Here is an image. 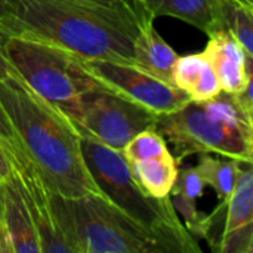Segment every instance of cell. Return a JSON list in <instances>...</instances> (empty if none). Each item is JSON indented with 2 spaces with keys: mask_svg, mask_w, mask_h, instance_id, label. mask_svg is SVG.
<instances>
[{
  "mask_svg": "<svg viewBox=\"0 0 253 253\" xmlns=\"http://www.w3.org/2000/svg\"><path fill=\"white\" fill-rule=\"evenodd\" d=\"M0 104L49 191L62 197L101 194L82 153V136L53 104L21 79L0 80Z\"/></svg>",
  "mask_w": 253,
  "mask_h": 253,
  "instance_id": "6da1fadb",
  "label": "cell"
},
{
  "mask_svg": "<svg viewBox=\"0 0 253 253\" xmlns=\"http://www.w3.org/2000/svg\"><path fill=\"white\" fill-rule=\"evenodd\" d=\"M144 15L133 7L80 0H16L12 36L55 43L86 61L133 65V42Z\"/></svg>",
  "mask_w": 253,
  "mask_h": 253,
  "instance_id": "7a4b0ae2",
  "label": "cell"
},
{
  "mask_svg": "<svg viewBox=\"0 0 253 253\" xmlns=\"http://www.w3.org/2000/svg\"><path fill=\"white\" fill-rule=\"evenodd\" d=\"M154 129L173 147L178 165L202 153L253 163V113L236 93L221 90L208 101H190L173 113L159 116Z\"/></svg>",
  "mask_w": 253,
  "mask_h": 253,
  "instance_id": "3957f363",
  "label": "cell"
},
{
  "mask_svg": "<svg viewBox=\"0 0 253 253\" xmlns=\"http://www.w3.org/2000/svg\"><path fill=\"white\" fill-rule=\"evenodd\" d=\"M87 170L101 194L136 224L157 236L170 253H200L199 242L178 218L170 197L148 196L133 179L122 151L82 138Z\"/></svg>",
  "mask_w": 253,
  "mask_h": 253,
  "instance_id": "277c9868",
  "label": "cell"
},
{
  "mask_svg": "<svg viewBox=\"0 0 253 253\" xmlns=\"http://www.w3.org/2000/svg\"><path fill=\"white\" fill-rule=\"evenodd\" d=\"M50 202L74 253H170L102 194L62 197L50 191Z\"/></svg>",
  "mask_w": 253,
  "mask_h": 253,
  "instance_id": "5b68a950",
  "label": "cell"
},
{
  "mask_svg": "<svg viewBox=\"0 0 253 253\" xmlns=\"http://www.w3.org/2000/svg\"><path fill=\"white\" fill-rule=\"evenodd\" d=\"M4 53L19 79L39 96L61 107L89 90H110L73 52L30 36H7Z\"/></svg>",
  "mask_w": 253,
  "mask_h": 253,
  "instance_id": "8992f818",
  "label": "cell"
},
{
  "mask_svg": "<svg viewBox=\"0 0 253 253\" xmlns=\"http://www.w3.org/2000/svg\"><path fill=\"white\" fill-rule=\"evenodd\" d=\"M82 138L116 151L139 132L154 129L159 114L111 90H89L58 107Z\"/></svg>",
  "mask_w": 253,
  "mask_h": 253,
  "instance_id": "52a82bcc",
  "label": "cell"
},
{
  "mask_svg": "<svg viewBox=\"0 0 253 253\" xmlns=\"http://www.w3.org/2000/svg\"><path fill=\"white\" fill-rule=\"evenodd\" d=\"M215 253L253 252V170L242 163L233 193L206 215L202 237Z\"/></svg>",
  "mask_w": 253,
  "mask_h": 253,
  "instance_id": "ba28073f",
  "label": "cell"
},
{
  "mask_svg": "<svg viewBox=\"0 0 253 253\" xmlns=\"http://www.w3.org/2000/svg\"><path fill=\"white\" fill-rule=\"evenodd\" d=\"M84 65L111 92L144 105L159 116L173 113L191 101L175 84H169L132 64L84 59Z\"/></svg>",
  "mask_w": 253,
  "mask_h": 253,
  "instance_id": "9c48e42d",
  "label": "cell"
},
{
  "mask_svg": "<svg viewBox=\"0 0 253 253\" xmlns=\"http://www.w3.org/2000/svg\"><path fill=\"white\" fill-rule=\"evenodd\" d=\"M13 175L33 221L42 253H74L56 219L50 191L36 169L33 166L21 170L13 169Z\"/></svg>",
  "mask_w": 253,
  "mask_h": 253,
  "instance_id": "30bf717a",
  "label": "cell"
},
{
  "mask_svg": "<svg viewBox=\"0 0 253 253\" xmlns=\"http://www.w3.org/2000/svg\"><path fill=\"white\" fill-rule=\"evenodd\" d=\"M209 36L203 55L212 64L221 87L228 93L242 92L253 79V56L227 31L216 30Z\"/></svg>",
  "mask_w": 253,
  "mask_h": 253,
  "instance_id": "8fae6325",
  "label": "cell"
},
{
  "mask_svg": "<svg viewBox=\"0 0 253 253\" xmlns=\"http://www.w3.org/2000/svg\"><path fill=\"white\" fill-rule=\"evenodd\" d=\"M178 53L154 28V18L144 15L133 42V65L173 84V67Z\"/></svg>",
  "mask_w": 253,
  "mask_h": 253,
  "instance_id": "7c38bea8",
  "label": "cell"
},
{
  "mask_svg": "<svg viewBox=\"0 0 253 253\" xmlns=\"http://www.w3.org/2000/svg\"><path fill=\"white\" fill-rule=\"evenodd\" d=\"M3 185V224L13 253H42L39 239L15 175Z\"/></svg>",
  "mask_w": 253,
  "mask_h": 253,
  "instance_id": "4fadbf2b",
  "label": "cell"
},
{
  "mask_svg": "<svg viewBox=\"0 0 253 253\" xmlns=\"http://www.w3.org/2000/svg\"><path fill=\"white\" fill-rule=\"evenodd\" d=\"M147 15L172 16L211 34L221 30L215 0H133Z\"/></svg>",
  "mask_w": 253,
  "mask_h": 253,
  "instance_id": "5bb4252c",
  "label": "cell"
},
{
  "mask_svg": "<svg viewBox=\"0 0 253 253\" xmlns=\"http://www.w3.org/2000/svg\"><path fill=\"white\" fill-rule=\"evenodd\" d=\"M173 84L184 90L191 101H208L222 90L219 79L203 52L178 56L173 67Z\"/></svg>",
  "mask_w": 253,
  "mask_h": 253,
  "instance_id": "9a60e30c",
  "label": "cell"
},
{
  "mask_svg": "<svg viewBox=\"0 0 253 253\" xmlns=\"http://www.w3.org/2000/svg\"><path fill=\"white\" fill-rule=\"evenodd\" d=\"M136 184L151 197L163 199L170 194L178 175V163L172 153L127 163Z\"/></svg>",
  "mask_w": 253,
  "mask_h": 253,
  "instance_id": "2e32d148",
  "label": "cell"
},
{
  "mask_svg": "<svg viewBox=\"0 0 253 253\" xmlns=\"http://www.w3.org/2000/svg\"><path fill=\"white\" fill-rule=\"evenodd\" d=\"M221 30L253 56V7L237 0H215Z\"/></svg>",
  "mask_w": 253,
  "mask_h": 253,
  "instance_id": "e0dca14e",
  "label": "cell"
},
{
  "mask_svg": "<svg viewBox=\"0 0 253 253\" xmlns=\"http://www.w3.org/2000/svg\"><path fill=\"white\" fill-rule=\"evenodd\" d=\"M240 165L242 163L234 159H216L208 153H202L199 154L196 170L203 184L209 185L221 202L233 193L240 172Z\"/></svg>",
  "mask_w": 253,
  "mask_h": 253,
  "instance_id": "ac0fdd59",
  "label": "cell"
},
{
  "mask_svg": "<svg viewBox=\"0 0 253 253\" xmlns=\"http://www.w3.org/2000/svg\"><path fill=\"white\" fill-rule=\"evenodd\" d=\"M169 151L170 150L168 147L166 139L156 129H147L133 136L122 150V154L126 159V162L130 163L136 160L162 156Z\"/></svg>",
  "mask_w": 253,
  "mask_h": 253,
  "instance_id": "d6986e66",
  "label": "cell"
},
{
  "mask_svg": "<svg viewBox=\"0 0 253 253\" xmlns=\"http://www.w3.org/2000/svg\"><path fill=\"white\" fill-rule=\"evenodd\" d=\"M0 145L6 151L7 157L10 159L13 169L21 170V169L31 166L24 148L21 145V141L12 126L7 114L4 113L1 104H0Z\"/></svg>",
  "mask_w": 253,
  "mask_h": 253,
  "instance_id": "ffe728a7",
  "label": "cell"
},
{
  "mask_svg": "<svg viewBox=\"0 0 253 253\" xmlns=\"http://www.w3.org/2000/svg\"><path fill=\"white\" fill-rule=\"evenodd\" d=\"M203 190H205V184L199 176L196 168L184 166L181 169L178 168V175L169 196L197 202V199L203 196Z\"/></svg>",
  "mask_w": 253,
  "mask_h": 253,
  "instance_id": "44dd1931",
  "label": "cell"
},
{
  "mask_svg": "<svg viewBox=\"0 0 253 253\" xmlns=\"http://www.w3.org/2000/svg\"><path fill=\"white\" fill-rule=\"evenodd\" d=\"M16 13V0H0V33L7 37L12 36Z\"/></svg>",
  "mask_w": 253,
  "mask_h": 253,
  "instance_id": "7402d4cb",
  "label": "cell"
},
{
  "mask_svg": "<svg viewBox=\"0 0 253 253\" xmlns=\"http://www.w3.org/2000/svg\"><path fill=\"white\" fill-rule=\"evenodd\" d=\"M4 36L0 33V80L3 79H19L18 73L9 62L6 53H4Z\"/></svg>",
  "mask_w": 253,
  "mask_h": 253,
  "instance_id": "603a6c76",
  "label": "cell"
},
{
  "mask_svg": "<svg viewBox=\"0 0 253 253\" xmlns=\"http://www.w3.org/2000/svg\"><path fill=\"white\" fill-rule=\"evenodd\" d=\"M0 253H12L10 240L3 224V185L0 182Z\"/></svg>",
  "mask_w": 253,
  "mask_h": 253,
  "instance_id": "cb8c5ba5",
  "label": "cell"
},
{
  "mask_svg": "<svg viewBox=\"0 0 253 253\" xmlns=\"http://www.w3.org/2000/svg\"><path fill=\"white\" fill-rule=\"evenodd\" d=\"M80 1L95 3V4H101V6H107V7H117V9H129V7L139 9L133 0H80Z\"/></svg>",
  "mask_w": 253,
  "mask_h": 253,
  "instance_id": "d4e9b609",
  "label": "cell"
},
{
  "mask_svg": "<svg viewBox=\"0 0 253 253\" xmlns=\"http://www.w3.org/2000/svg\"><path fill=\"white\" fill-rule=\"evenodd\" d=\"M12 173H13V165L10 159L7 157L6 151L3 150V147L0 145V182H4L6 179H9Z\"/></svg>",
  "mask_w": 253,
  "mask_h": 253,
  "instance_id": "484cf974",
  "label": "cell"
},
{
  "mask_svg": "<svg viewBox=\"0 0 253 253\" xmlns=\"http://www.w3.org/2000/svg\"><path fill=\"white\" fill-rule=\"evenodd\" d=\"M237 1H240V3H243V4H246V6H252L253 7V0H237Z\"/></svg>",
  "mask_w": 253,
  "mask_h": 253,
  "instance_id": "4316f807",
  "label": "cell"
}]
</instances>
